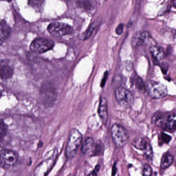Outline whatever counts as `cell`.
<instances>
[{
	"label": "cell",
	"instance_id": "cell-1",
	"mask_svg": "<svg viewBox=\"0 0 176 176\" xmlns=\"http://www.w3.org/2000/svg\"><path fill=\"white\" fill-rule=\"evenodd\" d=\"M82 138L81 133L78 130L74 128L71 130L66 148V155L67 158L71 159L76 156Z\"/></svg>",
	"mask_w": 176,
	"mask_h": 176
},
{
	"label": "cell",
	"instance_id": "cell-2",
	"mask_svg": "<svg viewBox=\"0 0 176 176\" xmlns=\"http://www.w3.org/2000/svg\"><path fill=\"white\" fill-rule=\"evenodd\" d=\"M111 136L114 144L118 148L123 147L129 140V135L126 130L117 123H115L112 126Z\"/></svg>",
	"mask_w": 176,
	"mask_h": 176
},
{
	"label": "cell",
	"instance_id": "cell-3",
	"mask_svg": "<svg viewBox=\"0 0 176 176\" xmlns=\"http://www.w3.org/2000/svg\"><path fill=\"white\" fill-rule=\"evenodd\" d=\"M147 91L148 95L154 99H161L168 95L167 87L162 83L154 81H149L147 84Z\"/></svg>",
	"mask_w": 176,
	"mask_h": 176
},
{
	"label": "cell",
	"instance_id": "cell-4",
	"mask_svg": "<svg viewBox=\"0 0 176 176\" xmlns=\"http://www.w3.org/2000/svg\"><path fill=\"white\" fill-rule=\"evenodd\" d=\"M115 97L121 106L125 108H129L134 102V97L129 90L119 87L115 90Z\"/></svg>",
	"mask_w": 176,
	"mask_h": 176
},
{
	"label": "cell",
	"instance_id": "cell-5",
	"mask_svg": "<svg viewBox=\"0 0 176 176\" xmlns=\"http://www.w3.org/2000/svg\"><path fill=\"white\" fill-rule=\"evenodd\" d=\"M40 95L42 101L46 104H51L55 101L57 93L54 85L49 82L42 85L40 90Z\"/></svg>",
	"mask_w": 176,
	"mask_h": 176
},
{
	"label": "cell",
	"instance_id": "cell-6",
	"mask_svg": "<svg viewBox=\"0 0 176 176\" xmlns=\"http://www.w3.org/2000/svg\"><path fill=\"white\" fill-rule=\"evenodd\" d=\"M54 42L51 39L39 38L33 41L30 49L36 53H42L51 50L54 47Z\"/></svg>",
	"mask_w": 176,
	"mask_h": 176
},
{
	"label": "cell",
	"instance_id": "cell-7",
	"mask_svg": "<svg viewBox=\"0 0 176 176\" xmlns=\"http://www.w3.org/2000/svg\"><path fill=\"white\" fill-rule=\"evenodd\" d=\"M48 30L52 35L62 37L72 33L73 29L68 24L61 22H53L49 24Z\"/></svg>",
	"mask_w": 176,
	"mask_h": 176
},
{
	"label": "cell",
	"instance_id": "cell-8",
	"mask_svg": "<svg viewBox=\"0 0 176 176\" xmlns=\"http://www.w3.org/2000/svg\"><path fill=\"white\" fill-rule=\"evenodd\" d=\"M17 154L8 149H2L0 154V165L3 169H8L17 162Z\"/></svg>",
	"mask_w": 176,
	"mask_h": 176
},
{
	"label": "cell",
	"instance_id": "cell-9",
	"mask_svg": "<svg viewBox=\"0 0 176 176\" xmlns=\"http://www.w3.org/2000/svg\"><path fill=\"white\" fill-rule=\"evenodd\" d=\"M133 145L136 149L143 150L146 159L151 160L153 157L152 146L149 140L145 137H137L133 141Z\"/></svg>",
	"mask_w": 176,
	"mask_h": 176
},
{
	"label": "cell",
	"instance_id": "cell-10",
	"mask_svg": "<svg viewBox=\"0 0 176 176\" xmlns=\"http://www.w3.org/2000/svg\"><path fill=\"white\" fill-rule=\"evenodd\" d=\"M151 39L149 32L139 31L135 33L131 39V44L133 47H139L147 44Z\"/></svg>",
	"mask_w": 176,
	"mask_h": 176
},
{
	"label": "cell",
	"instance_id": "cell-11",
	"mask_svg": "<svg viewBox=\"0 0 176 176\" xmlns=\"http://www.w3.org/2000/svg\"><path fill=\"white\" fill-rule=\"evenodd\" d=\"M170 118V115L167 113L158 112L152 116L151 122L156 126H162L165 125L167 121Z\"/></svg>",
	"mask_w": 176,
	"mask_h": 176
},
{
	"label": "cell",
	"instance_id": "cell-12",
	"mask_svg": "<svg viewBox=\"0 0 176 176\" xmlns=\"http://www.w3.org/2000/svg\"><path fill=\"white\" fill-rule=\"evenodd\" d=\"M98 114L103 124H106L108 118V111H107V99L102 97L100 99L99 106L98 107Z\"/></svg>",
	"mask_w": 176,
	"mask_h": 176
},
{
	"label": "cell",
	"instance_id": "cell-13",
	"mask_svg": "<svg viewBox=\"0 0 176 176\" xmlns=\"http://www.w3.org/2000/svg\"><path fill=\"white\" fill-rule=\"evenodd\" d=\"M96 145L93 139L91 137H88L83 143L82 146L81 152L84 155H93Z\"/></svg>",
	"mask_w": 176,
	"mask_h": 176
},
{
	"label": "cell",
	"instance_id": "cell-14",
	"mask_svg": "<svg viewBox=\"0 0 176 176\" xmlns=\"http://www.w3.org/2000/svg\"><path fill=\"white\" fill-rule=\"evenodd\" d=\"M0 72L1 78L3 80H6L12 77L14 74V69L12 67L8 64L2 61L0 66Z\"/></svg>",
	"mask_w": 176,
	"mask_h": 176
},
{
	"label": "cell",
	"instance_id": "cell-15",
	"mask_svg": "<svg viewBox=\"0 0 176 176\" xmlns=\"http://www.w3.org/2000/svg\"><path fill=\"white\" fill-rule=\"evenodd\" d=\"M1 32H0V39H1V43L2 44L4 42L6 39L9 38L11 35V29L9 26L8 25L6 21L4 20H2L1 22Z\"/></svg>",
	"mask_w": 176,
	"mask_h": 176
},
{
	"label": "cell",
	"instance_id": "cell-16",
	"mask_svg": "<svg viewBox=\"0 0 176 176\" xmlns=\"http://www.w3.org/2000/svg\"><path fill=\"white\" fill-rule=\"evenodd\" d=\"M174 161V158L173 155L169 153H166L163 155L161 161V168L163 169L169 168Z\"/></svg>",
	"mask_w": 176,
	"mask_h": 176
},
{
	"label": "cell",
	"instance_id": "cell-17",
	"mask_svg": "<svg viewBox=\"0 0 176 176\" xmlns=\"http://www.w3.org/2000/svg\"><path fill=\"white\" fill-rule=\"evenodd\" d=\"M150 51L154 59L157 60L162 59L165 55L163 49L159 46L152 45L150 48Z\"/></svg>",
	"mask_w": 176,
	"mask_h": 176
},
{
	"label": "cell",
	"instance_id": "cell-18",
	"mask_svg": "<svg viewBox=\"0 0 176 176\" xmlns=\"http://www.w3.org/2000/svg\"><path fill=\"white\" fill-rule=\"evenodd\" d=\"M45 0H29L28 4L35 9H40L44 4Z\"/></svg>",
	"mask_w": 176,
	"mask_h": 176
},
{
	"label": "cell",
	"instance_id": "cell-19",
	"mask_svg": "<svg viewBox=\"0 0 176 176\" xmlns=\"http://www.w3.org/2000/svg\"><path fill=\"white\" fill-rule=\"evenodd\" d=\"M165 127L169 131H174L176 130V119L170 118L166 123Z\"/></svg>",
	"mask_w": 176,
	"mask_h": 176
},
{
	"label": "cell",
	"instance_id": "cell-20",
	"mask_svg": "<svg viewBox=\"0 0 176 176\" xmlns=\"http://www.w3.org/2000/svg\"><path fill=\"white\" fill-rule=\"evenodd\" d=\"M136 88L138 89V90L141 92H144L146 89V86L143 80L140 78L138 77L136 80Z\"/></svg>",
	"mask_w": 176,
	"mask_h": 176
},
{
	"label": "cell",
	"instance_id": "cell-21",
	"mask_svg": "<svg viewBox=\"0 0 176 176\" xmlns=\"http://www.w3.org/2000/svg\"><path fill=\"white\" fill-rule=\"evenodd\" d=\"M7 131V126L4 122H3L2 120H1V125H0V137L1 140H2L3 138L6 136Z\"/></svg>",
	"mask_w": 176,
	"mask_h": 176
},
{
	"label": "cell",
	"instance_id": "cell-22",
	"mask_svg": "<svg viewBox=\"0 0 176 176\" xmlns=\"http://www.w3.org/2000/svg\"><path fill=\"white\" fill-rule=\"evenodd\" d=\"M152 169L150 166L148 164H145L144 166L143 170V176H149L152 175Z\"/></svg>",
	"mask_w": 176,
	"mask_h": 176
},
{
	"label": "cell",
	"instance_id": "cell-23",
	"mask_svg": "<svg viewBox=\"0 0 176 176\" xmlns=\"http://www.w3.org/2000/svg\"><path fill=\"white\" fill-rule=\"evenodd\" d=\"M161 138L163 142L165 144H169L172 140V137L169 136V134H166L165 133L162 132L161 133Z\"/></svg>",
	"mask_w": 176,
	"mask_h": 176
},
{
	"label": "cell",
	"instance_id": "cell-24",
	"mask_svg": "<svg viewBox=\"0 0 176 176\" xmlns=\"http://www.w3.org/2000/svg\"><path fill=\"white\" fill-rule=\"evenodd\" d=\"M169 65L166 63H163L161 64V70L162 71L163 74H166L167 71L169 70Z\"/></svg>",
	"mask_w": 176,
	"mask_h": 176
},
{
	"label": "cell",
	"instance_id": "cell-25",
	"mask_svg": "<svg viewBox=\"0 0 176 176\" xmlns=\"http://www.w3.org/2000/svg\"><path fill=\"white\" fill-rule=\"evenodd\" d=\"M123 28H124V25L123 23H121L116 27V33L117 35H121L123 32Z\"/></svg>",
	"mask_w": 176,
	"mask_h": 176
},
{
	"label": "cell",
	"instance_id": "cell-26",
	"mask_svg": "<svg viewBox=\"0 0 176 176\" xmlns=\"http://www.w3.org/2000/svg\"><path fill=\"white\" fill-rule=\"evenodd\" d=\"M93 25H91V26L89 27V28L88 29L87 31H86V34H85V38H88L90 36V35L92 34V32H93Z\"/></svg>",
	"mask_w": 176,
	"mask_h": 176
},
{
	"label": "cell",
	"instance_id": "cell-27",
	"mask_svg": "<svg viewBox=\"0 0 176 176\" xmlns=\"http://www.w3.org/2000/svg\"><path fill=\"white\" fill-rule=\"evenodd\" d=\"M108 75V72H106L104 74V76L103 78V80H102V83H101V86H104L105 83H106V81H107V77Z\"/></svg>",
	"mask_w": 176,
	"mask_h": 176
},
{
	"label": "cell",
	"instance_id": "cell-28",
	"mask_svg": "<svg viewBox=\"0 0 176 176\" xmlns=\"http://www.w3.org/2000/svg\"><path fill=\"white\" fill-rule=\"evenodd\" d=\"M4 1H6L10 2L12 0H4Z\"/></svg>",
	"mask_w": 176,
	"mask_h": 176
},
{
	"label": "cell",
	"instance_id": "cell-29",
	"mask_svg": "<svg viewBox=\"0 0 176 176\" xmlns=\"http://www.w3.org/2000/svg\"><path fill=\"white\" fill-rule=\"evenodd\" d=\"M175 166H176V164H175Z\"/></svg>",
	"mask_w": 176,
	"mask_h": 176
}]
</instances>
